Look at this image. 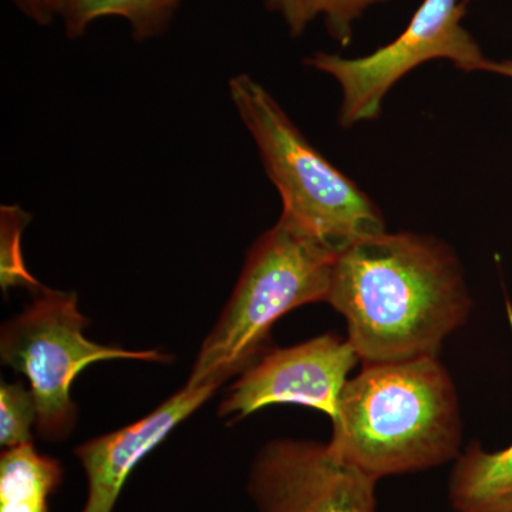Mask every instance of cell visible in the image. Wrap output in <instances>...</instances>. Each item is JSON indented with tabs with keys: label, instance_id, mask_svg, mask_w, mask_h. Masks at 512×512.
<instances>
[{
	"label": "cell",
	"instance_id": "obj_1",
	"mask_svg": "<svg viewBox=\"0 0 512 512\" xmlns=\"http://www.w3.org/2000/svg\"><path fill=\"white\" fill-rule=\"evenodd\" d=\"M326 302L345 318L363 365L439 357L473 308L453 249L412 232H382L340 249Z\"/></svg>",
	"mask_w": 512,
	"mask_h": 512
},
{
	"label": "cell",
	"instance_id": "obj_2",
	"mask_svg": "<svg viewBox=\"0 0 512 512\" xmlns=\"http://www.w3.org/2000/svg\"><path fill=\"white\" fill-rule=\"evenodd\" d=\"M330 450L376 480L456 460L463 420L439 357L363 365L340 394Z\"/></svg>",
	"mask_w": 512,
	"mask_h": 512
},
{
	"label": "cell",
	"instance_id": "obj_3",
	"mask_svg": "<svg viewBox=\"0 0 512 512\" xmlns=\"http://www.w3.org/2000/svg\"><path fill=\"white\" fill-rule=\"evenodd\" d=\"M340 249L282 212L249 249L234 292L202 343L187 384L224 383L266 352L286 313L326 302Z\"/></svg>",
	"mask_w": 512,
	"mask_h": 512
},
{
	"label": "cell",
	"instance_id": "obj_4",
	"mask_svg": "<svg viewBox=\"0 0 512 512\" xmlns=\"http://www.w3.org/2000/svg\"><path fill=\"white\" fill-rule=\"evenodd\" d=\"M228 87L266 174L281 195L282 212L339 249L386 232L375 202L306 140L261 84L238 74Z\"/></svg>",
	"mask_w": 512,
	"mask_h": 512
},
{
	"label": "cell",
	"instance_id": "obj_5",
	"mask_svg": "<svg viewBox=\"0 0 512 512\" xmlns=\"http://www.w3.org/2000/svg\"><path fill=\"white\" fill-rule=\"evenodd\" d=\"M86 325L74 293L43 288L35 302L8 320L0 333L3 363L28 377L37 406V431L47 440H62L72 433L77 409L70 389L87 366L114 359L170 360L157 350L94 343L84 336Z\"/></svg>",
	"mask_w": 512,
	"mask_h": 512
},
{
	"label": "cell",
	"instance_id": "obj_6",
	"mask_svg": "<svg viewBox=\"0 0 512 512\" xmlns=\"http://www.w3.org/2000/svg\"><path fill=\"white\" fill-rule=\"evenodd\" d=\"M468 0H423L407 28L393 42L356 59L316 52L305 64L332 76L342 87L340 124L373 120L390 89L420 64L447 59L466 72L485 70L477 40L463 26Z\"/></svg>",
	"mask_w": 512,
	"mask_h": 512
},
{
	"label": "cell",
	"instance_id": "obj_7",
	"mask_svg": "<svg viewBox=\"0 0 512 512\" xmlns=\"http://www.w3.org/2000/svg\"><path fill=\"white\" fill-rule=\"evenodd\" d=\"M329 444L281 439L256 454L248 493L259 512H376V485Z\"/></svg>",
	"mask_w": 512,
	"mask_h": 512
},
{
	"label": "cell",
	"instance_id": "obj_8",
	"mask_svg": "<svg viewBox=\"0 0 512 512\" xmlns=\"http://www.w3.org/2000/svg\"><path fill=\"white\" fill-rule=\"evenodd\" d=\"M357 362L348 338L335 333L291 348L266 350L228 390L220 414L238 421L272 404H298L332 420Z\"/></svg>",
	"mask_w": 512,
	"mask_h": 512
},
{
	"label": "cell",
	"instance_id": "obj_9",
	"mask_svg": "<svg viewBox=\"0 0 512 512\" xmlns=\"http://www.w3.org/2000/svg\"><path fill=\"white\" fill-rule=\"evenodd\" d=\"M221 384H185L184 389L143 419L80 444L74 453L87 477V500L82 512H113L137 464L160 446L175 427L197 412Z\"/></svg>",
	"mask_w": 512,
	"mask_h": 512
},
{
	"label": "cell",
	"instance_id": "obj_10",
	"mask_svg": "<svg viewBox=\"0 0 512 512\" xmlns=\"http://www.w3.org/2000/svg\"><path fill=\"white\" fill-rule=\"evenodd\" d=\"M507 312L512 326L510 302ZM448 498L454 512H512V444L491 453L471 443L456 458Z\"/></svg>",
	"mask_w": 512,
	"mask_h": 512
},
{
	"label": "cell",
	"instance_id": "obj_11",
	"mask_svg": "<svg viewBox=\"0 0 512 512\" xmlns=\"http://www.w3.org/2000/svg\"><path fill=\"white\" fill-rule=\"evenodd\" d=\"M184 0H55L56 18L69 39H79L97 20H126L136 42L165 35Z\"/></svg>",
	"mask_w": 512,
	"mask_h": 512
},
{
	"label": "cell",
	"instance_id": "obj_12",
	"mask_svg": "<svg viewBox=\"0 0 512 512\" xmlns=\"http://www.w3.org/2000/svg\"><path fill=\"white\" fill-rule=\"evenodd\" d=\"M63 481L56 458L32 443L6 448L0 457V512H49V498Z\"/></svg>",
	"mask_w": 512,
	"mask_h": 512
},
{
	"label": "cell",
	"instance_id": "obj_13",
	"mask_svg": "<svg viewBox=\"0 0 512 512\" xmlns=\"http://www.w3.org/2000/svg\"><path fill=\"white\" fill-rule=\"evenodd\" d=\"M266 10L284 20L289 35L298 37L322 18L332 39L342 47L353 40L355 23L373 8L390 0H262Z\"/></svg>",
	"mask_w": 512,
	"mask_h": 512
},
{
	"label": "cell",
	"instance_id": "obj_14",
	"mask_svg": "<svg viewBox=\"0 0 512 512\" xmlns=\"http://www.w3.org/2000/svg\"><path fill=\"white\" fill-rule=\"evenodd\" d=\"M37 406L32 389L22 383H2L0 389V444L10 448L32 443Z\"/></svg>",
	"mask_w": 512,
	"mask_h": 512
},
{
	"label": "cell",
	"instance_id": "obj_15",
	"mask_svg": "<svg viewBox=\"0 0 512 512\" xmlns=\"http://www.w3.org/2000/svg\"><path fill=\"white\" fill-rule=\"evenodd\" d=\"M29 220V215L18 205L2 207V254H10V252L13 254L9 261L2 264L3 288L15 285L16 279L23 285L39 288V284L23 268L22 259H20V232Z\"/></svg>",
	"mask_w": 512,
	"mask_h": 512
},
{
	"label": "cell",
	"instance_id": "obj_16",
	"mask_svg": "<svg viewBox=\"0 0 512 512\" xmlns=\"http://www.w3.org/2000/svg\"><path fill=\"white\" fill-rule=\"evenodd\" d=\"M16 9L39 26L55 22V0H9Z\"/></svg>",
	"mask_w": 512,
	"mask_h": 512
},
{
	"label": "cell",
	"instance_id": "obj_17",
	"mask_svg": "<svg viewBox=\"0 0 512 512\" xmlns=\"http://www.w3.org/2000/svg\"><path fill=\"white\" fill-rule=\"evenodd\" d=\"M485 72H494L498 74H503V76L512 77V60H505V62L495 63L488 62L487 67H485Z\"/></svg>",
	"mask_w": 512,
	"mask_h": 512
}]
</instances>
